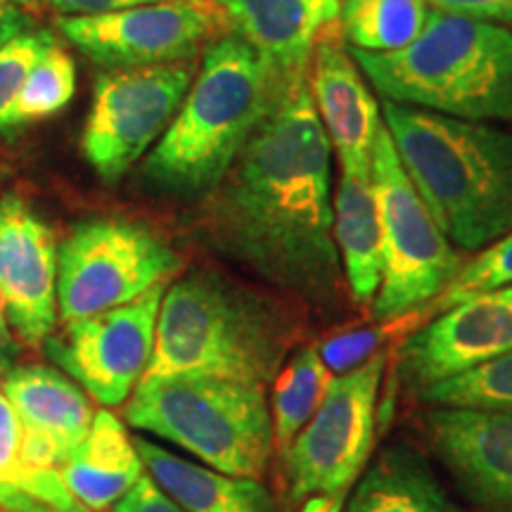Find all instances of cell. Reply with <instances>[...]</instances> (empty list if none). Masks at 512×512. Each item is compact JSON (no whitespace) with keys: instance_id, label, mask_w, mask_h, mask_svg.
Segmentation results:
<instances>
[{"instance_id":"17","label":"cell","mask_w":512,"mask_h":512,"mask_svg":"<svg viewBox=\"0 0 512 512\" xmlns=\"http://www.w3.org/2000/svg\"><path fill=\"white\" fill-rule=\"evenodd\" d=\"M0 387L17 413L24 463L62 472L93 425L88 394L50 366H12L3 373Z\"/></svg>"},{"instance_id":"10","label":"cell","mask_w":512,"mask_h":512,"mask_svg":"<svg viewBox=\"0 0 512 512\" xmlns=\"http://www.w3.org/2000/svg\"><path fill=\"white\" fill-rule=\"evenodd\" d=\"M190 83L185 62L112 69L95 79L81 152L102 181L117 183L164 136Z\"/></svg>"},{"instance_id":"30","label":"cell","mask_w":512,"mask_h":512,"mask_svg":"<svg viewBox=\"0 0 512 512\" xmlns=\"http://www.w3.org/2000/svg\"><path fill=\"white\" fill-rule=\"evenodd\" d=\"M375 332L363 330V332H349V335H342L337 339H330L328 344L320 347V358L325 361L328 368L337 370H351L356 368L358 363H363L366 358L373 356V347L377 344Z\"/></svg>"},{"instance_id":"31","label":"cell","mask_w":512,"mask_h":512,"mask_svg":"<svg viewBox=\"0 0 512 512\" xmlns=\"http://www.w3.org/2000/svg\"><path fill=\"white\" fill-rule=\"evenodd\" d=\"M434 10L456 12L512 31V0H427Z\"/></svg>"},{"instance_id":"37","label":"cell","mask_w":512,"mask_h":512,"mask_svg":"<svg viewBox=\"0 0 512 512\" xmlns=\"http://www.w3.org/2000/svg\"><path fill=\"white\" fill-rule=\"evenodd\" d=\"M8 3L17 5V8H34L36 0H8Z\"/></svg>"},{"instance_id":"5","label":"cell","mask_w":512,"mask_h":512,"mask_svg":"<svg viewBox=\"0 0 512 512\" xmlns=\"http://www.w3.org/2000/svg\"><path fill=\"white\" fill-rule=\"evenodd\" d=\"M384 100L465 121H512V31L430 10L411 46L394 53L351 48Z\"/></svg>"},{"instance_id":"29","label":"cell","mask_w":512,"mask_h":512,"mask_svg":"<svg viewBox=\"0 0 512 512\" xmlns=\"http://www.w3.org/2000/svg\"><path fill=\"white\" fill-rule=\"evenodd\" d=\"M508 285H512V233L486 245L475 259L460 266L456 278L434 299V309L441 313L465 302V299L501 290Z\"/></svg>"},{"instance_id":"7","label":"cell","mask_w":512,"mask_h":512,"mask_svg":"<svg viewBox=\"0 0 512 512\" xmlns=\"http://www.w3.org/2000/svg\"><path fill=\"white\" fill-rule=\"evenodd\" d=\"M373 183L382 233V278L373 313L389 323L434 302L463 264L403 171L384 124L373 150Z\"/></svg>"},{"instance_id":"35","label":"cell","mask_w":512,"mask_h":512,"mask_svg":"<svg viewBox=\"0 0 512 512\" xmlns=\"http://www.w3.org/2000/svg\"><path fill=\"white\" fill-rule=\"evenodd\" d=\"M29 27V19L24 17V12L17 5L8 3V0H0V46L8 43L10 38L24 34Z\"/></svg>"},{"instance_id":"33","label":"cell","mask_w":512,"mask_h":512,"mask_svg":"<svg viewBox=\"0 0 512 512\" xmlns=\"http://www.w3.org/2000/svg\"><path fill=\"white\" fill-rule=\"evenodd\" d=\"M53 10L69 17H95L110 12L138 8V5L164 3V0H48ZM188 3H211V0H188Z\"/></svg>"},{"instance_id":"22","label":"cell","mask_w":512,"mask_h":512,"mask_svg":"<svg viewBox=\"0 0 512 512\" xmlns=\"http://www.w3.org/2000/svg\"><path fill=\"white\" fill-rule=\"evenodd\" d=\"M347 512H465L432 465L406 444L384 448L351 494Z\"/></svg>"},{"instance_id":"9","label":"cell","mask_w":512,"mask_h":512,"mask_svg":"<svg viewBox=\"0 0 512 512\" xmlns=\"http://www.w3.org/2000/svg\"><path fill=\"white\" fill-rule=\"evenodd\" d=\"M384 366V356L373 354L330 380L318 411L283 456L294 503L313 496L344 498L361 475L375 437Z\"/></svg>"},{"instance_id":"26","label":"cell","mask_w":512,"mask_h":512,"mask_svg":"<svg viewBox=\"0 0 512 512\" xmlns=\"http://www.w3.org/2000/svg\"><path fill=\"white\" fill-rule=\"evenodd\" d=\"M418 399L439 408L512 413V351L422 389Z\"/></svg>"},{"instance_id":"20","label":"cell","mask_w":512,"mask_h":512,"mask_svg":"<svg viewBox=\"0 0 512 512\" xmlns=\"http://www.w3.org/2000/svg\"><path fill=\"white\" fill-rule=\"evenodd\" d=\"M136 448L147 477L183 512H275L273 496L259 479L223 475L145 437H136Z\"/></svg>"},{"instance_id":"19","label":"cell","mask_w":512,"mask_h":512,"mask_svg":"<svg viewBox=\"0 0 512 512\" xmlns=\"http://www.w3.org/2000/svg\"><path fill=\"white\" fill-rule=\"evenodd\" d=\"M143 475L136 439L128 437L126 425L110 408L95 411L86 439L62 467L69 494L88 512L114 508Z\"/></svg>"},{"instance_id":"34","label":"cell","mask_w":512,"mask_h":512,"mask_svg":"<svg viewBox=\"0 0 512 512\" xmlns=\"http://www.w3.org/2000/svg\"><path fill=\"white\" fill-rule=\"evenodd\" d=\"M17 354H19L17 335L10 325L8 306H5V297L3 292H0V370H3V373L15 366Z\"/></svg>"},{"instance_id":"36","label":"cell","mask_w":512,"mask_h":512,"mask_svg":"<svg viewBox=\"0 0 512 512\" xmlns=\"http://www.w3.org/2000/svg\"><path fill=\"white\" fill-rule=\"evenodd\" d=\"M344 498L337 496H313L306 498L302 512H342Z\"/></svg>"},{"instance_id":"8","label":"cell","mask_w":512,"mask_h":512,"mask_svg":"<svg viewBox=\"0 0 512 512\" xmlns=\"http://www.w3.org/2000/svg\"><path fill=\"white\" fill-rule=\"evenodd\" d=\"M181 268L155 230L121 219H91L57 247V316L64 323L136 302Z\"/></svg>"},{"instance_id":"28","label":"cell","mask_w":512,"mask_h":512,"mask_svg":"<svg viewBox=\"0 0 512 512\" xmlns=\"http://www.w3.org/2000/svg\"><path fill=\"white\" fill-rule=\"evenodd\" d=\"M55 43L50 31H24L0 46V138L15 136L24 124L17 117V100L24 81L41 55Z\"/></svg>"},{"instance_id":"6","label":"cell","mask_w":512,"mask_h":512,"mask_svg":"<svg viewBox=\"0 0 512 512\" xmlns=\"http://www.w3.org/2000/svg\"><path fill=\"white\" fill-rule=\"evenodd\" d=\"M133 430L152 434L223 475L261 479L273 451L266 387L221 377H143L126 401Z\"/></svg>"},{"instance_id":"13","label":"cell","mask_w":512,"mask_h":512,"mask_svg":"<svg viewBox=\"0 0 512 512\" xmlns=\"http://www.w3.org/2000/svg\"><path fill=\"white\" fill-rule=\"evenodd\" d=\"M512 351V285L441 311L399 349V373L420 394L446 377Z\"/></svg>"},{"instance_id":"18","label":"cell","mask_w":512,"mask_h":512,"mask_svg":"<svg viewBox=\"0 0 512 512\" xmlns=\"http://www.w3.org/2000/svg\"><path fill=\"white\" fill-rule=\"evenodd\" d=\"M235 36L285 81L306 79L320 31L337 22L342 0H211Z\"/></svg>"},{"instance_id":"11","label":"cell","mask_w":512,"mask_h":512,"mask_svg":"<svg viewBox=\"0 0 512 512\" xmlns=\"http://www.w3.org/2000/svg\"><path fill=\"white\" fill-rule=\"evenodd\" d=\"M162 294L159 285L136 302L64 323V330L43 344L48 358L88 399L102 408L121 406L150 366Z\"/></svg>"},{"instance_id":"16","label":"cell","mask_w":512,"mask_h":512,"mask_svg":"<svg viewBox=\"0 0 512 512\" xmlns=\"http://www.w3.org/2000/svg\"><path fill=\"white\" fill-rule=\"evenodd\" d=\"M422 422L465 496L489 512H512V413L432 406Z\"/></svg>"},{"instance_id":"23","label":"cell","mask_w":512,"mask_h":512,"mask_svg":"<svg viewBox=\"0 0 512 512\" xmlns=\"http://www.w3.org/2000/svg\"><path fill=\"white\" fill-rule=\"evenodd\" d=\"M0 510L88 512L69 494L62 472L38 470L24 463L22 430L3 387H0Z\"/></svg>"},{"instance_id":"12","label":"cell","mask_w":512,"mask_h":512,"mask_svg":"<svg viewBox=\"0 0 512 512\" xmlns=\"http://www.w3.org/2000/svg\"><path fill=\"white\" fill-rule=\"evenodd\" d=\"M214 3L138 5L110 15L62 17L60 31L88 60L107 69H140L190 60L221 29Z\"/></svg>"},{"instance_id":"2","label":"cell","mask_w":512,"mask_h":512,"mask_svg":"<svg viewBox=\"0 0 512 512\" xmlns=\"http://www.w3.org/2000/svg\"><path fill=\"white\" fill-rule=\"evenodd\" d=\"M399 162L451 245L484 249L512 233V133L384 100Z\"/></svg>"},{"instance_id":"24","label":"cell","mask_w":512,"mask_h":512,"mask_svg":"<svg viewBox=\"0 0 512 512\" xmlns=\"http://www.w3.org/2000/svg\"><path fill=\"white\" fill-rule=\"evenodd\" d=\"M430 10L427 0H342L337 27L354 50L394 53L420 36Z\"/></svg>"},{"instance_id":"15","label":"cell","mask_w":512,"mask_h":512,"mask_svg":"<svg viewBox=\"0 0 512 512\" xmlns=\"http://www.w3.org/2000/svg\"><path fill=\"white\" fill-rule=\"evenodd\" d=\"M306 83L332 152L344 174H373V150L382 112L370 93L337 22L320 31L313 46Z\"/></svg>"},{"instance_id":"1","label":"cell","mask_w":512,"mask_h":512,"mask_svg":"<svg viewBox=\"0 0 512 512\" xmlns=\"http://www.w3.org/2000/svg\"><path fill=\"white\" fill-rule=\"evenodd\" d=\"M216 245L280 290L325 304L342 283L332 145L309 83L294 81L214 190Z\"/></svg>"},{"instance_id":"3","label":"cell","mask_w":512,"mask_h":512,"mask_svg":"<svg viewBox=\"0 0 512 512\" xmlns=\"http://www.w3.org/2000/svg\"><path fill=\"white\" fill-rule=\"evenodd\" d=\"M290 86L240 36L211 41L195 83L147 157L145 181L185 200L214 192Z\"/></svg>"},{"instance_id":"21","label":"cell","mask_w":512,"mask_h":512,"mask_svg":"<svg viewBox=\"0 0 512 512\" xmlns=\"http://www.w3.org/2000/svg\"><path fill=\"white\" fill-rule=\"evenodd\" d=\"M332 233L351 297L358 304H373L382 278V233L373 174L342 171L332 197Z\"/></svg>"},{"instance_id":"27","label":"cell","mask_w":512,"mask_h":512,"mask_svg":"<svg viewBox=\"0 0 512 512\" xmlns=\"http://www.w3.org/2000/svg\"><path fill=\"white\" fill-rule=\"evenodd\" d=\"M76 64L60 43L50 46L34 64L17 100V117L22 124L53 117L74 98Z\"/></svg>"},{"instance_id":"4","label":"cell","mask_w":512,"mask_h":512,"mask_svg":"<svg viewBox=\"0 0 512 512\" xmlns=\"http://www.w3.org/2000/svg\"><path fill=\"white\" fill-rule=\"evenodd\" d=\"M292 320L264 294L197 271L162 294L145 377H221L266 387L290 354Z\"/></svg>"},{"instance_id":"25","label":"cell","mask_w":512,"mask_h":512,"mask_svg":"<svg viewBox=\"0 0 512 512\" xmlns=\"http://www.w3.org/2000/svg\"><path fill=\"white\" fill-rule=\"evenodd\" d=\"M330 370L316 347H304L275 375L271 392L273 448L285 456L287 448L318 411L330 384Z\"/></svg>"},{"instance_id":"32","label":"cell","mask_w":512,"mask_h":512,"mask_svg":"<svg viewBox=\"0 0 512 512\" xmlns=\"http://www.w3.org/2000/svg\"><path fill=\"white\" fill-rule=\"evenodd\" d=\"M112 512H183L178 505L164 494L159 486L147 477V472L140 477V482L133 486L121 501L114 505Z\"/></svg>"},{"instance_id":"14","label":"cell","mask_w":512,"mask_h":512,"mask_svg":"<svg viewBox=\"0 0 512 512\" xmlns=\"http://www.w3.org/2000/svg\"><path fill=\"white\" fill-rule=\"evenodd\" d=\"M0 292L17 339L41 347L57 323V242L22 197H0Z\"/></svg>"}]
</instances>
